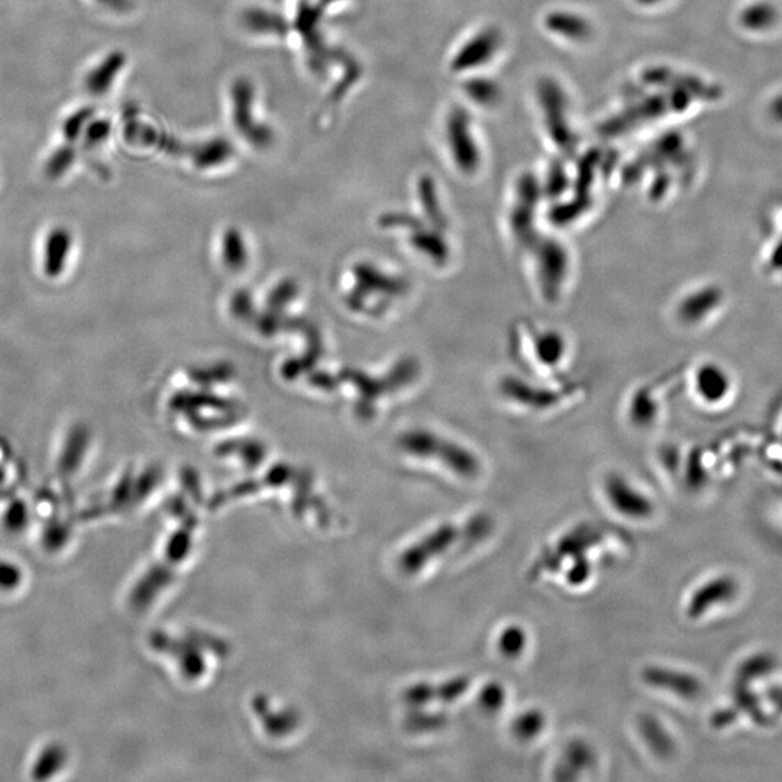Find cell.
Masks as SVG:
<instances>
[{"mask_svg":"<svg viewBox=\"0 0 782 782\" xmlns=\"http://www.w3.org/2000/svg\"><path fill=\"white\" fill-rule=\"evenodd\" d=\"M494 526L496 522L489 513H478L470 517L464 525L447 523L439 526L403 555L402 565L409 573H415L422 570L433 558L445 554L449 548L481 544L493 533Z\"/></svg>","mask_w":782,"mask_h":782,"instance_id":"1","label":"cell"},{"mask_svg":"<svg viewBox=\"0 0 782 782\" xmlns=\"http://www.w3.org/2000/svg\"><path fill=\"white\" fill-rule=\"evenodd\" d=\"M604 490L613 509L620 515L635 520L649 519L654 515V502L620 475H610L604 484Z\"/></svg>","mask_w":782,"mask_h":782,"instance_id":"2","label":"cell"},{"mask_svg":"<svg viewBox=\"0 0 782 782\" xmlns=\"http://www.w3.org/2000/svg\"><path fill=\"white\" fill-rule=\"evenodd\" d=\"M641 677L643 683L659 690L670 691L683 699H694L703 691L696 677L670 668L648 667L642 671Z\"/></svg>","mask_w":782,"mask_h":782,"instance_id":"3","label":"cell"},{"mask_svg":"<svg viewBox=\"0 0 782 782\" xmlns=\"http://www.w3.org/2000/svg\"><path fill=\"white\" fill-rule=\"evenodd\" d=\"M471 687V678L467 675L451 678L441 684H416L407 691V700L415 704L432 703L438 700L441 703H454L467 694Z\"/></svg>","mask_w":782,"mask_h":782,"instance_id":"4","label":"cell"},{"mask_svg":"<svg viewBox=\"0 0 782 782\" xmlns=\"http://www.w3.org/2000/svg\"><path fill=\"white\" fill-rule=\"evenodd\" d=\"M736 584L729 578H717L699 588L688 603V616H703L714 604L723 603L735 594Z\"/></svg>","mask_w":782,"mask_h":782,"instance_id":"5","label":"cell"},{"mask_svg":"<svg viewBox=\"0 0 782 782\" xmlns=\"http://www.w3.org/2000/svg\"><path fill=\"white\" fill-rule=\"evenodd\" d=\"M600 541L601 533L597 529H593L591 526H580L561 539L554 554L546 559V568L554 570L555 561H558L557 567H559L562 559L574 557V555L578 557L584 549L599 544Z\"/></svg>","mask_w":782,"mask_h":782,"instance_id":"6","label":"cell"},{"mask_svg":"<svg viewBox=\"0 0 782 782\" xmlns=\"http://www.w3.org/2000/svg\"><path fill=\"white\" fill-rule=\"evenodd\" d=\"M638 729L643 742L651 749L652 754L664 759L674 754V739L657 717L652 714H641L638 719Z\"/></svg>","mask_w":782,"mask_h":782,"instance_id":"7","label":"cell"},{"mask_svg":"<svg viewBox=\"0 0 782 782\" xmlns=\"http://www.w3.org/2000/svg\"><path fill=\"white\" fill-rule=\"evenodd\" d=\"M596 761L593 749L584 741H573L565 749L562 764L557 768L558 780H575Z\"/></svg>","mask_w":782,"mask_h":782,"instance_id":"8","label":"cell"},{"mask_svg":"<svg viewBox=\"0 0 782 782\" xmlns=\"http://www.w3.org/2000/svg\"><path fill=\"white\" fill-rule=\"evenodd\" d=\"M545 727V713L539 709H531L520 713L519 716L513 720L512 733L519 741L529 742L538 738V736L544 732Z\"/></svg>","mask_w":782,"mask_h":782,"instance_id":"9","label":"cell"},{"mask_svg":"<svg viewBox=\"0 0 782 782\" xmlns=\"http://www.w3.org/2000/svg\"><path fill=\"white\" fill-rule=\"evenodd\" d=\"M528 645V635L525 629L517 625H510L503 629L497 639V648L500 654L507 659H516L525 652Z\"/></svg>","mask_w":782,"mask_h":782,"instance_id":"10","label":"cell"},{"mask_svg":"<svg viewBox=\"0 0 782 782\" xmlns=\"http://www.w3.org/2000/svg\"><path fill=\"white\" fill-rule=\"evenodd\" d=\"M506 699V688L496 681H491V683L484 685L483 690L480 691L478 703L483 707L484 712L496 713L503 709Z\"/></svg>","mask_w":782,"mask_h":782,"instance_id":"11","label":"cell"},{"mask_svg":"<svg viewBox=\"0 0 782 782\" xmlns=\"http://www.w3.org/2000/svg\"><path fill=\"white\" fill-rule=\"evenodd\" d=\"M591 575V564L590 561L584 555H580V558L575 559V562L573 564V567H571L570 573H568L567 578L568 581H570L573 586H578V584L586 583L588 578H590Z\"/></svg>","mask_w":782,"mask_h":782,"instance_id":"12","label":"cell"},{"mask_svg":"<svg viewBox=\"0 0 782 782\" xmlns=\"http://www.w3.org/2000/svg\"><path fill=\"white\" fill-rule=\"evenodd\" d=\"M21 581V574L15 565L0 564V588H12Z\"/></svg>","mask_w":782,"mask_h":782,"instance_id":"13","label":"cell"},{"mask_svg":"<svg viewBox=\"0 0 782 782\" xmlns=\"http://www.w3.org/2000/svg\"><path fill=\"white\" fill-rule=\"evenodd\" d=\"M61 762H63V755H61L60 749H53V751L45 752V754L42 755L37 769H40L45 775H50V772H53L51 771V765L60 767Z\"/></svg>","mask_w":782,"mask_h":782,"instance_id":"14","label":"cell"}]
</instances>
